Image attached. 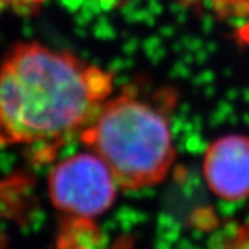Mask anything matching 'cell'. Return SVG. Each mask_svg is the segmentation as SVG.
<instances>
[{
	"instance_id": "cell-6",
	"label": "cell",
	"mask_w": 249,
	"mask_h": 249,
	"mask_svg": "<svg viewBox=\"0 0 249 249\" xmlns=\"http://www.w3.org/2000/svg\"><path fill=\"white\" fill-rule=\"evenodd\" d=\"M222 249H249V220L240 224L222 245Z\"/></svg>"
},
{
	"instance_id": "cell-8",
	"label": "cell",
	"mask_w": 249,
	"mask_h": 249,
	"mask_svg": "<svg viewBox=\"0 0 249 249\" xmlns=\"http://www.w3.org/2000/svg\"><path fill=\"white\" fill-rule=\"evenodd\" d=\"M106 6H118L119 3H122L124 0H101Z\"/></svg>"
},
{
	"instance_id": "cell-4",
	"label": "cell",
	"mask_w": 249,
	"mask_h": 249,
	"mask_svg": "<svg viewBox=\"0 0 249 249\" xmlns=\"http://www.w3.org/2000/svg\"><path fill=\"white\" fill-rule=\"evenodd\" d=\"M206 186L219 199L241 202L249 198V137L227 134L214 140L202 165Z\"/></svg>"
},
{
	"instance_id": "cell-7",
	"label": "cell",
	"mask_w": 249,
	"mask_h": 249,
	"mask_svg": "<svg viewBox=\"0 0 249 249\" xmlns=\"http://www.w3.org/2000/svg\"><path fill=\"white\" fill-rule=\"evenodd\" d=\"M223 7H230V10H238L242 14L249 13V0H216Z\"/></svg>"
},
{
	"instance_id": "cell-3",
	"label": "cell",
	"mask_w": 249,
	"mask_h": 249,
	"mask_svg": "<svg viewBox=\"0 0 249 249\" xmlns=\"http://www.w3.org/2000/svg\"><path fill=\"white\" fill-rule=\"evenodd\" d=\"M118 190L111 170L91 151L60 160L49 176L52 204L71 219H97L111 209Z\"/></svg>"
},
{
	"instance_id": "cell-2",
	"label": "cell",
	"mask_w": 249,
	"mask_h": 249,
	"mask_svg": "<svg viewBox=\"0 0 249 249\" xmlns=\"http://www.w3.org/2000/svg\"><path fill=\"white\" fill-rule=\"evenodd\" d=\"M80 140L104 160L119 188L129 191L160 184L176 160L163 109L127 91L108 98Z\"/></svg>"
},
{
	"instance_id": "cell-5",
	"label": "cell",
	"mask_w": 249,
	"mask_h": 249,
	"mask_svg": "<svg viewBox=\"0 0 249 249\" xmlns=\"http://www.w3.org/2000/svg\"><path fill=\"white\" fill-rule=\"evenodd\" d=\"M45 1L46 0H0V13L29 16L39 11Z\"/></svg>"
},
{
	"instance_id": "cell-1",
	"label": "cell",
	"mask_w": 249,
	"mask_h": 249,
	"mask_svg": "<svg viewBox=\"0 0 249 249\" xmlns=\"http://www.w3.org/2000/svg\"><path fill=\"white\" fill-rule=\"evenodd\" d=\"M112 91V75L37 42L13 46L0 64V147L50 157L82 133Z\"/></svg>"
}]
</instances>
